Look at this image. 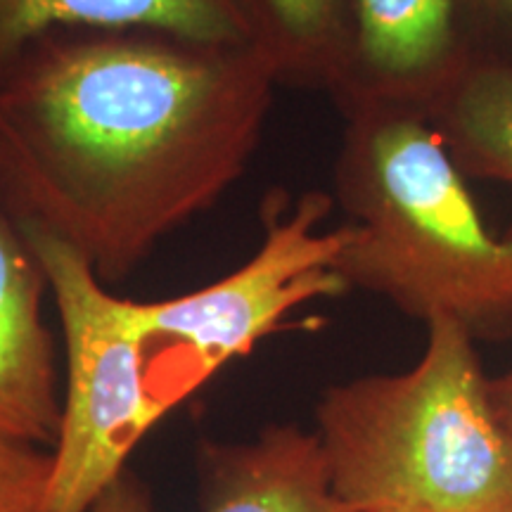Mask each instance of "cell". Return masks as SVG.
<instances>
[{
	"mask_svg": "<svg viewBox=\"0 0 512 512\" xmlns=\"http://www.w3.org/2000/svg\"><path fill=\"white\" fill-rule=\"evenodd\" d=\"M425 328L415 366L320 396L332 491L351 512H512V430L477 342L453 320Z\"/></svg>",
	"mask_w": 512,
	"mask_h": 512,
	"instance_id": "obj_3",
	"label": "cell"
},
{
	"mask_svg": "<svg viewBox=\"0 0 512 512\" xmlns=\"http://www.w3.org/2000/svg\"><path fill=\"white\" fill-rule=\"evenodd\" d=\"M41 261L0 211V437L55 444L62 394Z\"/></svg>",
	"mask_w": 512,
	"mask_h": 512,
	"instance_id": "obj_8",
	"label": "cell"
},
{
	"mask_svg": "<svg viewBox=\"0 0 512 512\" xmlns=\"http://www.w3.org/2000/svg\"><path fill=\"white\" fill-rule=\"evenodd\" d=\"M271 57L138 29H62L0 69V211L107 287L214 207L259 150Z\"/></svg>",
	"mask_w": 512,
	"mask_h": 512,
	"instance_id": "obj_1",
	"label": "cell"
},
{
	"mask_svg": "<svg viewBox=\"0 0 512 512\" xmlns=\"http://www.w3.org/2000/svg\"><path fill=\"white\" fill-rule=\"evenodd\" d=\"M24 240L46 273L67 363L43 512H91L124 477L128 453L164 406L147 387V347L128 299L112 294L69 249L43 238Z\"/></svg>",
	"mask_w": 512,
	"mask_h": 512,
	"instance_id": "obj_4",
	"label": "cell"
},
{
	"mask_svg": "<svg viewBox=\"0 0 512 512\" xmlns=\"http://www.w3.org/2000/svg\"><path fill=\"white\" fill-rule=\"evenodd\" d=\"M280 86L335 93L351 36V0H259Z\"/></svg>",
	"mask_w": 512,
	"mask_h": 512,
	"instance_id": "obj_11",
	"label": "cell"
},
{
	"mask_svg": "<svg viewBox=\"0 0 512 512\" xmlns=\"http://www.w3.org/2000/svg\"><path fill=\"white\" fill-rule=\"evenodd\" d=\"M53 458L41 446L0 437V512L46 510Z\"/></svg>",
	"mask_w": 512,
	"mask_h": 512,
	"instance_id": "obj_12",
	"label": "cell"
},
{
	"mask_svg": "<svg viewBox=\"0 0 512 512\" xmlns=\"http://www.w3.org/2000/svg\"><path fill=\"white\" fill-rule=\"evenodd\" d=\"M62 29H138L266 50L259 0H0V69L31 41Z\"/></svg>",
	"mask_w": 512,
	"mask_h": 512,
	"instance_id": "obj_9",
	"label": "cell"
},
{
	"mask_svg": "<svg viewBox=\"0 0 512 512\" xmlns=\"http://www.w3.org/2000/svg\"><path fill=\"white\" fill-rule=\"evenodd\" d=\"M427 119L460 174L512 188L510 57H475Z\"/></svg>",
	"mask_w": 512,
	"mask_h": 512,
	"instance_id": "obj_10",
	"label": "cell"
},
{
	"mask_svg": "<svg viewBox=\"0 0 512 512\" xmlns=\"http://www.w3.org/2000/svg\"><path fill=\"white\" fill-rule=\"evenodd\" d=\"M491 399H494L498 415L512 430V368L505 370L503 375L491 377Z\"/></svg>",
	"mask_w": 512,
	"mask_h": 512,
	"instance_id": "obj_14",
	"label": "cell"
},
{
	"mask_svg": "<svg viewBox=\"0 0 512 512\" xmlns=\"http://www.w3.org/2000/svg\"><path fill=\"white\" fill-rule=\"evenodd\" d=\"M482 55L512 60V0H470Z\"/></svg>",
	"mask_w": 512,
	"mask_h": 512,
	"instance_id": "obj_13",
	"label": "cell"
},
{
	"mask_svg": "<svg viewBox=\"0 0 512 512\" xmlns=\"http://www.w3.org/2000/svg\"><path fill=\"white\" fill-rule=\"evenodd\" d=\"M204 512H351L335 496L316 432L273 425L252 441L207 451ZM91 512H152L140 484L119 477Z\"/></svg>",
	"mask_w": 512,
	"mask_h": 512,
	"instance_id": "obj_7",
	"label": "cell"
},
{
	"mask_svg": "<svg viewBox=\"0 0 512 512\" xmlns=\"http://www.w3.org/2000/svg\"><path fill=\"white\" fill-rule=\"evenodd\" d=\"M482 55L470 0H351L339 112L406 110L430 117L451 83Z\"/></svg>",
	"mask_w": 512,
	"mask_h": 512,
	"instance_id": "obj_6",
	"label": "cell"
},
{
	"mask_svg": "<svg viewBox=\"0 0 512 512\" xmlns=\"http://www.w3.org/2000/svg\"><path fill=\"white\" fill-rule=\"evenodd\" d=\"M335 204L347 216L337 273L408 318L453 320L475 342L512 337V233L479 214L425 114H344Z\"/></svg>",
	"mask_w": 512,
	"mask_h": 512,
	"instance_id": "obj_2",
	"label": "cell"
},
{
	"mask_svg": "<svg viewBox=\"0 0 512 512\" xmlns=\"http://www.w3.org/2000/svg\"><path fill=\"white\" fill-rule=\"evenodd\" d=\"M335 207L328 192L283 195L264 209L261 245L245 264L200 290L157 302L128 299L133 323L155 347L181 349L190 358L192 384H200L233 358L247 356L299 306L342 297L337 259L347 245V226L325 228Z\"/></svg>",
	"mask_w": 512,
	"mask_h": 512,
	"instance_id": "obj_5",
	"label": "cell"
}]
</instances>
